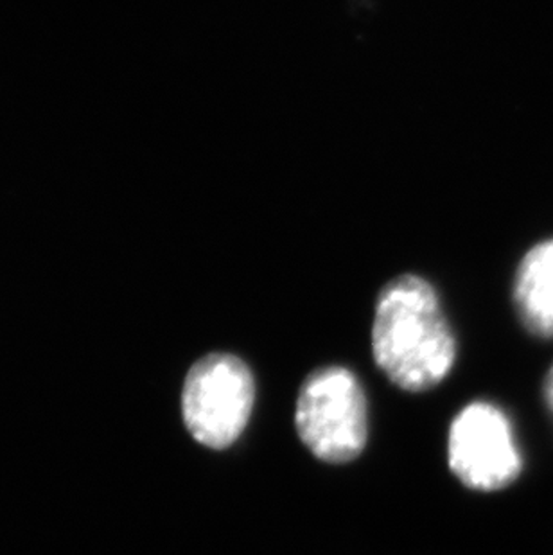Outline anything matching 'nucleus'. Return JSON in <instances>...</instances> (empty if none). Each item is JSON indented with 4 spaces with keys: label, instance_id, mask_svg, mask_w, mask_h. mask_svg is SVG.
<instances>
[{
    "label": "nucleus",
    "instance_id": "nucleus-1",
    "mask_svg": "<svg viewBox=\"0 0 553 555\" xmlns=\"http://www.w3.org/2000/svg\"><path fill=\"white\" fill-rule=\"evenodd\" d=\"M372 354L383 374L407 392H424L448 377L456 340L434 284L404 273L380 292Z\"/></svg>",
    "mask_w": 553,
    "mask_h": 555
},
{
    "label": "nucleus",
    "instance_id": "nucleus-2",
    "mask_svg": "<svg viewBox=\"0 0 553 555\" xmlns=\"http://www.w3.org/2000/svg\"><path fill=\"white\" fill-rule=\"evenodd\" d=\"M295 426L319 461L345 464L365 450L369 412L361 383L349 369L311 372L298 392Z\"/></svg>",
    "mask_w": 553,
    "mask_h": 555
},
{
    "label": "nucleus",
    "instance_id": "nucleus-3",
    "mask_svg": "<svg viewBox=\"0 0 553 555\" xmlns=\"http://www.w3.org/2000/svg\"><path fill=\"white\" fill-rule=\"evenodd\" d=\"M254 403V374L234 354L216 352L202 358L183 383V423L200 444L213 450H224L240 439Z\"/></svg>",
    "mask_w": 553,
    "mask_h": 555
},
{
    "label": "nucleus",
    "instance_id": "nucleus-4",
    "mask_svg": "<svg viewBox=\"0 0 553 555\" xmlns=\"http://www.w3.org/2000/svg\"><path fill=\"white\" fill-rule=\"evenodd\" d=\"M449 469L465 488L500 491L522 475V451L505 412L497 404L475 401L449 428Z\"/></svg>",
    "mask_w": 553,
    "mask_h": 555
},
{
    "label": "nucleus",
    "instance_id": "nucleus-5",
    "mask_svg": "<svg viewBox=\"0 0 553 555\" xmlns=\"http://www.w3.org/2000/svg\"><path fill=\"white\" fill-rule=\"evenodd\" d=\"M514 306L532 335L553 338V240L530 248L519 262Z\"/></svg>",
    "mask_w": 553,
    "mask_h": 555
},
{
    "label": "nucleus",
    "instance_id": "nucleus-6",
    "mask_svg": "<svg viewBox=\"0 0 553 555\" xmlns=\"http://www.w3.org/2000/svg\"><path fill=\"white\" fill-rule=\"evenodd\" d=\"M544 401L553 414V367L550 369L549 376L544 379Z\"/></svg>",
    "mask_w": 553,
    "mask_h": 555
}]
</instances>
